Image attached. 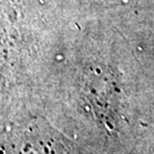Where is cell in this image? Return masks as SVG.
Returning a JSON list of instances; mask_svg holds the SVG:
<instances>
[{"mask_svg":"<svg viewBox=\"0 0 154 154\" xmlns=\"http://www.w3.org/2000/svg\"><path fill=\"white\" fill-rule=\"evenodd\" d=\"M6 154H82L71 140L40 118L14 126L4 139Z\"/></svg>","mask_w":154,"mask_h":154,"instance_id":"obj_1","label":"cell"}]
</instances>
